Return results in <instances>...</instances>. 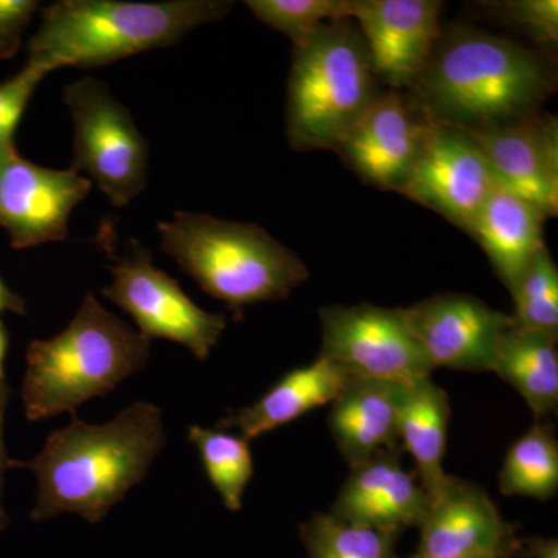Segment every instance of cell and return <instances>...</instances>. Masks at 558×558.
Returning a JSON list of instances; mask_svg holds the SVG:
<instances>
[{
	"label": "cell",
	"mask_w": 558,
	"mask_h": 558,
	"mask_svg": "<svg viewBox=\"0 0 558 558\" xmlns=\"http://www.w3.org/2000/svg\"><path fill=\"white\" fill-rule=\"evenodd\" d=\"M554 87V70L537 51L462 27L440 35L405 97L424 119L483 132L538 113Z\"/></svg>",
	"instance_id": "6da1fadb"
},
{
	"label": "cell",
	"mask_w": 558,
	"mask_h": 558,
	"mask_svg": "<svg viewBox=\"0 0 558 558\" xmlns=\"http://www.w3.org/2000/svg\"><path fill=\"white\" fill-rule=\"evenodd\" d=\"M165 444L163 416L154 403H132L102 425L72 414L68 427L51 433L35 458L16 462L38 481L31 519L75 513L100 523L145 480Z\"/></svg>",
	"instance_id": "7a4b0ae2"
},
{
	"label": "cell",
	"mask_w": 558,
	"mask_h": 558,
	"mask_svg": "<svg viewBox=\"0 0 558 558\" xmlns=\"http://www.w3.org/2000/svg\"><path fill=\"white\" fill-rule=\"evenodd\" d=\"M226 0H60L40 10L28 43V64L50 73L95 69L145 51L167 49L201 25L226 16Z\"/></svg>",
	"instance_id": "3957f363"
},
{
	"label": "cell",
	"mask_w": 558,
	"mask_h": 558,
	"mask_svg": "<svg viewBox=\"0 0 558 558\" xmlns=\"http://www.w3.org/2000/svg\"><path fill=\"white\" fill-rule=\"evenodd\" d=\"M150 340L101 306L89 292L68 328L32 341L21 398L28 421L75 414L145 368Z\"/></svg>",
	"instance_id": "277c9868"
},
{
	"label": "cell",
	"mask_w": 558,
	"mask_h": 558,
	"mask_svg": "<svg viewBox=\"0 0 558 558\" xmlns=\"http://www.w3.org/2000/svg\"><path fill=\"white\" fill-rule=\"evenodd\" d=\"M157 230L160 248L236 319L253 304L289 299L310 279L300 256L255 223L178 211Z\"/></svg>",
	"instance_id": "5b68a950"
},
{
	"label": "cell",
	"mask_w": 558,
	"mask_h": 558,
	"mask_svg": "<svg viewBox=\"0 0 558 558\" xmlns=\"http://www.w3.org/2000/svg\"><path fill=\"white\" fill-rule=\"evenodd\" d=\"M381 94L365 40L351 20L319 25L293 50L288 84L290 146L336 149Z\"/></svg>",
	"instance_id": "8992f818"
},
{
	"label": "cell",
	"mask_w": 558,
	"mask_h": 558,
	"mask_svg": "<svg viewBox=\"0 0 558 558\" xmlns=\"http://www.w3.org/2000/svg\"><path fill=\"white\" fill-rule=\"evenodd\" d=\"M73 121V163L109 197L113 207L130 205L148 183V142L130 109L106 84L81 78L64 89Z\"/></svg>",
	"instance_id": "52a82bcc"
},
{
	"label": "cell",
	"mask_w": 558,
	"mask_h": 558,
	"mask_svg": "<svg viewBox=\"0 0 558 558\" xmlns=\"http://www.w3.org/2000/svg\"><path fill=\"white\" fill-rule=\"evenodd\" d=\"M322 322V351L351 379H374L413 384L432 377L429 362L402 307L326 306L318 312Z\"/></svg>",
	"instance_id": "ba28073f"
},
{
	"label": "cell",
	"mask_w": 558,
	"mask_h": 558,
	"mask_svg": "<svg viewBox=\"0 0 558 558\" xmlns=\"http://www.w3.org/2000/svg\"><path fill=\"white\" fill-rule=\"evenodd\" d=\"M106 299L131 315L138 332L150 341L167 339L189 349L199 362L218 344L227 319L201 310L167 271L157 269L149 250L134 242L130 256L112 267Z\"/></svg>",
	"instance_id": "9c48e42d"
},
{
	"label": "cell",
	"mask_w": 558,
	"mask_h": 558,
	"mask_svg": "<svg viewBox=\"0 0 558 558\" xmlns=\"http://www.w3.org/2000/svg\"><path fill=\"white\" fill-rule=\"evenodd\" d=\"M495 185L497 180L470 132L427 120L421 154L400 194L470 234Z\"/></svg>",
	"instance_id": "30bf717a"
},
{
	"label": "cell",
	"mask_w": 558,
	"mask_h": 558,
	"mask_svg": "<svg viewBox=\"0 0 558 558\" xmlns=\"http://www.w3.org/2000/svg\"><path fill=\"white\" fill-rule=\"evenodd\" d=\"M90 189L89 179L73 170L40 167L22 159L17 150L0 154V226L11 247L64 241L70 215Z\"/></svg>",
	"instance_id": "8fae6325"
},
{
	"label": "cell",
	"mask_w": 558,
	"mask_h": 558,
	"mask_svg": "<svg viewBox=\"0 0 558 558\" xmlns=\"http://www.w3.org/2000/svg\"><path fill=\"white\" fill-rule=\"evenodd\" d=\"M407 323L436 368L484 373L494 368L512 315L464 293H442L402 307Z\"/></svg>",
	"instance_id": "7c38bea8"
},
{
	"label": "cell",
	"mask_w": 558,
	"mask_h": 558,
	"mask_svg": "<svg viewBox=\"0 0 558 558\" xmlns=\"http://www.w3.org/2000/svg\"><path fill=\"white\" fill-rule=\"evenodd\" d=\"M417 556L521 558L523 539L483 487L449 475L422 521Z\"/></svg>",
	"instance_id": "4fadbf2b"
},
{
	"label": "cell",
	"mask_w": 558,
	"mask_h": 558,
	"mask_svg": "<svg viewBox=\"0 0 558 558\" xmlns=\"http://www.w3.org/2000/svg\"><path fill=\"white\" fill-rule=\"evenodd\" d=\"M438 0H352L377 81L409 90L440 39Z\"/></svg>",
	"instance_id": "5bb4252c"
},
{
	"label": "cell",
	"mask_w": 558,
	"mask_h": 558,
	"mask_svg": "<svg viewBox=\"0 0 558 558\" xmlns=\"http://www.w3.org/2000/svg\"><path fill=\"white\" fill-rule=\"evenodd\" d=\"M425 131L427 120L405 95L384 92L333 150L363 182L400 194L421 154Z\"/></svg>",
	"instance_id": "9a60e30c"
},
{
	"label": "cell",
	"mask_w": 558,
	"mask_h": 558,
	"mask_svg": "<svg viewBox=\"0 0 558 558\" xmlns=\"http://www.w3.org/2000/svg\"><path fill=\"white\" fill-rule=\"evenodd\" d=\"M486 157L498 185L505 186L548 218L558 215V124L556 117L534 113L508 126L470 132Z\"/></svg>",
	"instance_id": "2e32d148"
},
{
	"label": "cell",
	"mask_w": 558,
	"mask_h": 558,
	"mask_svg": "<svg viewBox=\"0 0 558 558\" xmlns=\"http://www.w3.org/2000/svg\"><path fill=\"white\" fill-rule=\"evenodd\" d=\"M402 446L381 450L351 469L329 515L343 523L403 531L421 526L428 497L402 465Z\"/></svg>",
	"instance_id": "e0dca14e"
},
{
	"label": "cell",
	"mask_w": 558,
	"mask_h": 558,
	"mask_svg": "<svg viewBox=\"0 0 558 558\" xmlns=\"http://www.w3.org/2000/svg\"><path fill=\"white\" fill-rule=\"evenodd\" d=\"M407 385L349 379L330 403V436L351 469L381 450L400 446L399 411Z\"/></svg>",
	"instance_id": "ac0fdd59"
},
{
	"label": "cell",
	"mask_w": 558,
	"mask_h": 558,
	"mask_svg": "<svg viewBox=\"0 0 558 558\" xmlns=\"http://www.w3.org/2000/svg\"><path fill=\"white\" fill-rule=\"evenodd\" d=\"M545 220L534 205L498 183L481 208L470 236L486 252L499 281L509 290L515 288L532 258L546 247Z\"/></svg>",
	"instance_id": "d6986e66"
},
{
	"label": "cell",
	"mask_w": 558,
	"mask_h": 558,
	"mask_svg": "<svg viewBox=\"0 0 558 558\" xmlns=\"http://www.w3.org/2000/svg\"><path fill=\"white\" fill-rule=\"evenodd\" d=\"M351 379L339 366L318 357L310 366L290 371L252 405L238 410L219 422V428L240 429L252 440L271 429L296 421L317 407L332 403Z\"/></svg>",
	"instance_id": "ffe728a7"
},
{
	"label": "cell",
	"mask_w": 558,
	"mask_h": 558,
	"mask_svg": "<svg viewBox=\"0 0 558 558\" xmlns=\"http://www.w3.org/2000/svg\"><path fill=\"white\" fill-rule=\"evenodd\" d=\"M450 417L449 396L432 377L407 385L399 411L400 446L416 462L414 473L428 502L438 497L449 480L442 461Z\"/></svg>",
	"instance_id": "44dd1931"
},
{
	"label": "cell",
	"mask_w": 558,
	"mask_h": 558,
	"mask_svg": "<svg viewBox=\"0 0 558 558\" xmlns=\"http://www.w3.org/2000/svg\"><path fill=\"white\" fill-rule=\"evenodd\" d=\"M557 339L519 328L513 323L499 344L494 371L499 379L520 392L535 418L557 414Z\"/></svg>",
	"instance_id": "7402d4cb"
},
{
	"label": "cell",
	"mask_w": 558,
	"mask_h": 558,
	"mask_svg": "<svg viewBox=\"0 0 558 558\" xmlns=\"http://www.w3.org/2000/svg\"><path fill=\"white\" fill-rule=\"evenodd\" d=\"M508 497L548 501L558 490V440L550 424H535L510 446L498 476Z\"/></svg>",
	"instance_id": "603a6c76"
},
{
	"label": "cell",
	"mask_w": 558,
	"mask_h": 558,
	"mask_svg": "<svg viewBox=\"0 0 558 558\" xmlns=\"http://www.w3.org/2000/svg\"><path fill=\"white\" fill-rule=\"evenodd\" d=\"M189 439L199 451L209 483L218 490L223 506L234 512L241 510L245 488L255 472L248 440L199 425H191Z\"/></svg>",
	"instance_id": "cb8c5ba5"
},
{
	"label": "cell",
	"mask_w": 558,
	"mask_h": 558,
	"mask_svg": "<svg viewBox=\"0 0 558 558\" xmlns=\"http://www.w3.org/2000/svg\"><path fill=\"white\" fill-rule=\"evenodd\" d=\"M300 535L310 558H399L402 531L355 526L315 513L301 524Z\"/></svg>",
	"instance_id": "d4e9b609"
},
{
	"label": "cell",
	"mask_w": 558,
	"mask_h": 558,
	"mask_svg": "<svg viewBox=\"0 0 558 558\" xmlns=\"http://www.w3.org/2000/svg\"><path fill=\"white\" fill-rule=\"evenodd\" d=\"M519 328L558 340V269L548 248L543 247L510 290Z\"/></svg>",
	"instance_id": "484cf974"
},
{
	"label": "cell",
	"mask_w": 558,
	"mask_h": 558,
	"mask_svg": "<svg viewBox=\"0 0 558 558\" xmlns=\"http://www.w3.org/2000/svg\"><path fill=\"white\" fill-rule=\"evenodd\" d=\"M245 5L295 47L326 22L351 20L352 11V0H247Z\"/></svg>",
	"instance_id": "4316f807"
},
{
	"label": "cell",
	"mask_w": 558,
	"mask_h": 558,
	"mask_svg": "<svg viewBox=\"0 0 558 558\" xmlns=\"http://www.w3.org/2000/svg\"><path fill=\"white\" fill-rule=\"evenodd\" d=\"M49 73L28 64L16 76L0 84V154L16 150L14 134L36 87Z\"/></svg>",
	"instance_id": "83f0119b"
},
{
	"label": "cell",
	"mask_w": 558,
	"mask_h": 558,
	"mask_svg": "<svg viewBox=\"0 0 558 558\" xmlns=\"http://www.w3.org/2000/svg\"><path fill=\"white\" fill-rule=\"evenodd\" d=\"M488 5L497 11L501 20L517 25L537 43H557V0H506V2H492Z\"/></svg>",
	"instance_id": "f1b7e54d"
},
{
	"label": "cell",
	"mask_w": 558,
	"mask_h": 558,
	"mask_svg": "<svg viewBox=\"0 0 558 558\" xmlns=\"http://www.w3.org/2000/svg\"><path fill=\"white\" fill-rule=\"evenodd\" d=\"M39 10L36 0H0V60L20 51L25 28Z\"/></svg>",
	"instance_id": "f546056e"
},
{
	"label": "cell",
	"mask_w": 558,
	"mask_h": 558,
	"mask_svg": "<svg viewBox=\"0 0 558 558\" xmlns=\"http://www.w3.org/2000/svg\"><path fill=\"white\" fill-rule=\"evenodd\" d=\"M9 398L10 388L5 380L0 384V531H3L10 523L9 513H7L5 506H3V475H5L7 470L16 465V462L9 458L5 440H3V425H5V410L9 405Z\"/></svg>",
	"instance_id": "4dcf8cb0"
},
{
	"label": "cell",
	"mask_w": 558,
	"mask_h": 558,
	"mask_svg": "<svg viewBox=\"0 0 558 558\" xmlns=\"http://www.w3.org/2000/svg\"><path fill=\"white\" fill-rule=\"evenodd\" d=\"M521 558H558L557 538L534 537L523 539Z\"/></svg>",
	"instance_id": "1f68e13d"
},
{
	"label": "cell",
	"mask_w": 558,
	"mask_h": 558,
	"mask_svg": "<svg viewBox=\"0 0 558 558\" xmlns=\"http://www.w3.org/2000/svg\"><path fill=\"white\" fill-rule=\"evenodd\" d=\"M7 311L25 315L27 314V306H25V301L22 300L17 293H14L13 290L5 284L2 277H0V314Z\"/></svg>",
	"instance_id": "d6a6232c"
},
{
	"label": "cell",
	"mask_w": 558,
	"mask_h": 558,
	"mask_svg": "<svg viewBox=\"0 0 558 558\" xmlns=\"http://www.w3.org/2000/svg\"><path fill=\"white\" fill-rule=\"evenodd\" d=\"M7 349H9V332L5 326L0 322V384L5 381V357Z\"/></svg>",
	"instance_id": "836d02e7"
},
{
	"label": "cell",
	"mask_w": 558,
	"mask_h": 558,
	"mask_svg": "<svg viewBox=\"0 0 558 558\" xmlns=\"http://www.w3.org/2000/svg\"><path fill=\"white\" fill-rule=\"evenodd\" d=\"M411 558H435V557H424V556H417V554H414Z\"/></svg>",
	"instance_id": "e575fe53"
}]
</instances>
